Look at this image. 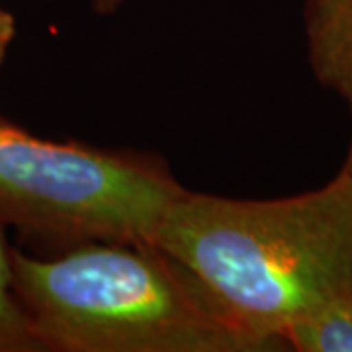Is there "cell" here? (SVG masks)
Wrapping results in <instances>:
<instances>
[{"label": "cell", "mask_w": 352, "mask_h": 352, "mask_svg": "<svg viewBox=\"0 0 352 352\" xmlns=\"http://www.w3.org/2000/svg\"><path fill=\"white\" fill-rule=\"evenodd\" d=\"M303 22L315 78L352 113V0H305ZM342 170L352 175V138Z\"/></svg>", "instance_id": "277c9868"}, {"label": "cell", "mask_w": 352, "mask_h": 352, "mask_svg": "<svg viewBox=\"0 0 352 352\" xmlns=\"http://www.w3.org/2000/svg\"><path fill=\"white\" fill-rule=\"evenodd\" d=\"M14 36H16V20L6 8L0 6V67H2L6 55H8Z\"/></svg>", "instance_id": "52a82bcc"}, {"label": "cell", "mask_w": 352, "mask_h": 352, "mask_svg": "<svg viewBox=\"0 0 352 352\" xmlns=\"http://www.w3.org/2000/svg\"><path fill=\"white\" fill-rule=\"evenodd\" d=\"M90 2H92L94 12L100 16H110V14L118 12L120 6L124 4V0H90Z\"/></svg>", "instance_id": "ba28073f"}, {"label": "cell", "mask_w": 352, "mask_h": 352, "mask_svg": "<svg viewBox=\"0 0 352 352\" xmlns=\"http://www.w3.org/2000/svg\"><path fill=\"white\" fill-rule=\"evenodd\" d=\"M0 352H45L14 289L12 249L0 221Z\"/></svg>", "instance_id": "8992f818"}, {"label": "cell", "mask_w": 352, "mask_h": 352, "mask_svg": "<svg viewBox=\"0 0 352 352\" xmlns=\"http://www.w3.org/2000/svg\"><path fill=\"white\" fill-rule=\"evenodd\" d=\"M16 296L45 352H272L155 243L12 249Z\"/></svg>", "instance_id": "7a4b0ae2"}, {"label": "cell", "mask_w": 352, "mask_h": 352, "mask_svg": "<svg viewBox=\"0 0 352 352\" xmlns=\"http://www.w3.org/2000/svg\"><path fill=\"white\" fill-rule=\"evenodd\" d=\"M282 340L300 352H352V294L296 321Z\"/></svg>", "instance_id": "5b68a950"}, {"label": "cell", "mask_w": 352, "mask_h": 352, "mask_svg": "<svg viewBox=\"0 0 352 352\" xmlns=\"http://www.w3.org/2000/svg\"><path fill=\"white\" fill-rule=\"evenodd\" d=\"M155 245L192 270L247 331L284 351L282 335L352 294V175L278 200L182 190Z\"/></svg>", "instance_id": "6da1fadb"}, {"label": "cell", "mask_w": 352, "mask_h": 352, "mask_svg": "<svg viewBox=\"0 0 352 352\" xmlns=\"http://www.w3.org/2000/svg\"><path fill=\"white\" fill-rule=\"evenodd\" d=\"M182 190L157 155L41 139L0 118V221L43 251L153 243Z\"/></svg>", "instance_id": "3957f363"}]
</instances>
